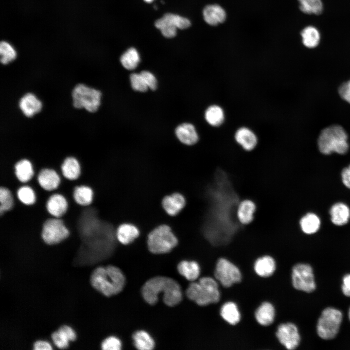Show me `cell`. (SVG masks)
I'll return each mask as SVG.
<instances>
[{"mask_svg":"<svg viewBox=\"0 0 350 350\" xmlns=\"http://www.w3.org/2000/svg\"><path fill=\"white\" fill-rule=\"evenodd\" d=\"M144 299L151 305L158 301V295L162 294L163 300L168 306H174L182 300V294L179 284L166 277H156L147 280L142 288Z\"/></svg>","mask_w":350,"mask_h":350,"instance_id":"6da1fadb","label":"cell"},{"mask_svg":"<svg viewBox=\"0 0 350 350\" xmlns=\"http://www.w3.org/2000/svg\"><path fill=\"white\" fill-rule=\"evenodd\" d=\"M347 139L348 135L341 125H330L321 131L317 140L318 149L325 155L332 152L344 154L349 149Z\"/></svg>","mask_w":350,"mask_h":350,"instance_id":"3957f363","label":"cell"},{"mask_svg":"<svg viewBox=\"0 0 350 350\" xmlns=\"http://www.w3.org/2000/svg\"><path fill=\"white\" fill-rule=\"evenodd\" d=\"M220 315L229 325H237L241 320V315L237 305L233 301L224 303L220 310Z\"/></svg>","mask_w":350,"mask_h":350,"instance_id":"83f0119b","label":"cell"},{"mask_svg":"<svg viewBox=\"0 0 350 350\" xmlns=\"http://www.w3.org/2000/svg\"><path fill=\"white\" fill-rule=\"evenodd\" d=\"M94 192L92 188L87 185L75 186L73 190L72 196L74 201L81 206L90 205L93 201Z\"/></svg>","mask_w":350,"mask_h":350,"instance_id":"484cf974","label":"cell"},{"mask_svg":"<svg viewBox=\"0 0 350 350\" xmlns=\"http://www.w3.org/2000/svg\"><path fill=\"white\" fill-rule=\"evenodd\" d=\"M301 36L303 44L307 48L312 49L317 47L320 40V34L315 26L309 25L301 31Z\"/></svg>","mask_w":350,"mask_h":350,"instance_id":"4dcf8cb0","label":"cell"},{"mask_svg":"<svg viewBox=\"0 0 350 350\" xmlns=\"http://www.w3.org/2000/svg\"><path fill=\"white\" fill-rule=\"evenodd\" d=\"M254 270L256 274L262 278H268L275 273L276 262L270 255H264L256 259L254 263Z\"/></svg>","mask_w":350,"mask_h":350,"instance_id":"ffe728a7","label":"cell"},{"mask_svg":"<svg viewBox=\"0 0 350 350\" xmlns=\"http://www.w3.org/2000/svg\"><path fill=\"white\" fill-rule=\"evenodd\" d=\"M81 171L78 159L73 156H68L61 163L60 175L69 180L75 181L80 177Z\"/></svg>","mask_w":350,"mask_h":350,"instance_id":"2e32d148","label":"cell"},{"mask_svg":"<svg viewBox=\"0 0 350 350\" xmlns=\"http://www.w3.org/2000/svg\"><path fill=\"white\" fill-rule=\"evenodd\" d=\"M341 175L344 184L350 189V165L342 170Z\"/></svg>","mask_w":350,"mask_h":350,"instance_id":"bcb514c9","label":"cell"},{"mask_svg":"<svg viewBox=\"0 0 350 350\" xmlns=\"http://www.w3.org/2000/svg\"><path fill=\"white\" fill-rule=\"evenodd\" d=\"M257 210V204L252 199L245 198L240 200L235 211L237 221L243 226L250 225L254 220Z\"/></svg>","mask_w":350,"mask_h":350,"instance_id":"5bb4252c","label":"cell"},{"mask_svg":"<svg viewBox=\"0 0 350 350\" xmlns=\"http://www.w3.org/2000/svg\"><path fill=\"white\" fill-rule=\"evenodd\" d=\"M205 118L210 125L218 126L222 124L224 121V112L223 109L219 105H212L206 110Z\"/></svg>","mask_w":350,"mask_h":350,"instance_id":"e575fe53","label":"cell"},{"mask_svg":"<svg viewBox=\"0 0 350 350\" xmlns=\"http://www.w3.org/2000/svg\"><path fill=\"white\" fill-rule=\"evenodd\" d=\"M214 275L216 280L226 288L240 282L242 277L239 268L225 258H220L217 260Z\"/></svg>","mask_w":350,"mask_h":350,"instance_id":"9c48e42d","label":"cell"},{"mask_svg":"<svg viewBox=\"0 0 350 350\" xmlns=\"http://www.w3.org/2000/svg\"><path fill=\"white\" fill-rule=\"evenodd\" d=\"M162 207L166 213L170 216L178 214L186 205V200L181 194L175 192L164 197Z\"/></svg>","mask_w":350,"mask_h":350,"instance_id":"ac0fdd59","label":"cell"},{"mask_svg":"<svg viewBox=\"0 0 350 350\" xmlns=\"http://www.w3.org/2000/svg\"><path fill=\"white\" fill-rule=\"evenodd\" d=\"M177 270L180 275L190 281L196 280L200 273L199 264L194 261H181L177 265Z\"/></svg>","mask_w":350,"mask_h":350,"instance_id":"f546056e","label":"cell"},{"mask_svg":"<svg viewBox=\"0 0 350 350\" xmlns=\"http://www.w3.org/2000/svg\"><path fill=\"white\" fill-rule=\"evenodd\" d=\"M139 235V228L130 223L122 224L116 229L117 240L123 245L132 243Z\"/></svg>","mask_w":350,"mask_h":350,"instance_id":"603a6c76","label":"cell"},{"mask_svg":"<svg viewBox=\"0 0 350 350\" xmlns=\"http://www.w3.org/2000/svg\"><path fill=\"white\" fill-rule=\"evenodd\" d=\"M299 9L308 15H320L323 12V5L321 0H298Z\"/></svg>","mask_w":350,"mask_h":350,"instance_id":"8d00e7d4","label":"cell"},{"mask_svg":"<svg viewBox=\"0 0 350 350\" xmlns=\"http://www.w3.org/2000/svg\"><path fill=\"white\" fill-rule=\"evenodd\" d=\"M342 290L346 296L350 297V274H347L343 277Z\"/></svg>","mask_w":350,"mask_h":350,"instance_id":"ee69618b","label":"cell"},{"mask_svg":"<svg viewBox=\"0 0 350 350\" xmlns=\"http://www.w3.org/2000/svg\"><path fill=\"white\" fill-rule=\"evenodd\" d=\"M349 319L350 320V308L349 311Z\"/></svg>","mask_w":350,"mask_h":350,"instance_id":"c3c4849f","label":"cell"},{"mask_svg":"<svg viewBox=\"0 0 350 350\" xmlns=\"http://www.w3.org/2000/svg\"><path fill=\"white\" fill-rule=\"evenodd\" d=\"M45 206L47 212L51 216L61 218L67 211L69 203L64 195L60 193L50 192Z\"/></svg>","mask_w":350,"mask_h":350,"instance_id":"9a60e30c","label":"cell"},{"mask_svg":"<svg viewBox=\"0 0 350 350\" xmlns=\"http://www.w3.org/2000/svg\"><path fill=\"white\" fill-rule=\"evenodd\" d=\"M275 309L273 305L268 301L262 303L255 312V318L258 324L262 326L272 324L275 317Z\"/></svg>","mask_w":350,"mask_h":350,"instance_id":"44dd1931","label":"cell"},{"mask_svg":"<svg viewBox=\"0 0 350 350\" xmlns=\"http://www.w3.org/2000/svg\"><path fill=\"white\" fill-rule=\"evenodd\" d=\"M178 243L176 237L171 228L166 225H160L148 234L147 245L149 251L156 254L170 252Z\"/></svg>","mask_w":350,"mask_h":350,"instance_id":"5b68a950","label":"cell"},{"mask_svg":"<svg viewBox=\"0 0 350 350\" xmlns=\"http://www.w3.org/2000/svg\"><path fill=\"white\" fill-rule=\"evenodd\" d=\"M276 336L279 342L286 349H296L300 342V335L297 327L290 322L282 323L277 329Z\"/></svg>","mask_w":350,"mask_h":350,"instance_id":"7c38bea8","label":"cell"},{"mask_svg":"<svg viewBox=\"0 0 350 350\" xmlns=\"http://www.w3.org/2000/svg\"><path fill=\"white\" fill-rule=\"evenodd\" d=\"M235 139L242 148L246 151L253 150L258 142L257 138L254 132L245 127L237 130L235 134Z\"/></svg>","mask_w":350,"mask_h":350,"instance_id":"7402d4cb","label":"cell"},{"mask_svg":"<svg viewBox=\"0 0 350 350\" xmlns=\"http://www.w3.org/2000/svg\"><path fill=\"white\" fill-rule=\"evenodd\" d=\"M205 21L209 24L215 26L223 22L226 18L224 9L217 4L207 5L203 11Z\"/></svg>","mask_w":350,"mask_h":350,"instance_id":"d4e9b609","label":"cell"},{"mask_svg":"<svg viewBox=\"0 0 350 350\" xmlns=\"http://www.w3.org/2000/svg\"><path fill=\"white\" fill-rule=\"evenodd\" d=\"M341 312L333 308L324 309L318 319L317 324V332L322 339L329 340L337 335L341 323Z\"/></svg>","mask_w":350,"mask_h":350,"instance_id":"ba28073f","label":"cell"},{"mask_svg":"<svg viewBox=\"0 0 350 350\" xmlns=\"http://www.w3.org/2000/svg\"><path fill=\"white\" fill-rule=\"evenodd\" d=\"M18 105L23 114L31 117L42 109L41 102L32 93L24 94L19 100Z\"/></svg>","mask_w":350,"mask_h":350,"instance_id":"d6986e66","label":"cell"},{"mask_svg":"<svg viewBox=\"0 0 350 350\" xmlns=\"http://www.w3.org/2000/svg\"><path fill=\"white\" fill-rule=\"evenodd\" d=\"M120 61L124 68L132 70L137 67L140 61V57L136 49L130 48L122 54Z\"/></svg>","mask_w":350,"mask_h":350,"instance_id":"d590c367","label":"cell"},{"mask_svg":"<svg viewBox=\"0 0 350 350\" xmlns=\"http://www.w3.org/2000/svg\"><path fill=\"white\" fill-rule=\"evenodd\" d=\"M76 338V335L74 331L66 325L61 326L52 334L54 344L59 349L67 348L69 346V342L74 341Z\"/></svg>","mask_w":350,"mask_h":350,"instance_id":"cb8c5ba5","label":"cell"},{"mask_svg":"<svg viewBox=\"0 0 350 350\" xmlns=\"http://www.w3.org/2000/svg\"><path fill=\"white\" fill-rule=\"evenodd\" d=\"M15 203L14 196L8 188L0 186V214L11 210Z\"/></svg>","mask_w":350,"mask_h":350,"instance_id":"74e56055","label":"cell"},{"mask_svg":"<svg viewBox=\"0 0 350 350\" xmlns=\"http://www.w3.org/2000/svg\"><path fill=\"white\" fill-rule=\"evenodd\" d=\"M14 167L15 176L21 184L28 183L35 175L33 164L27 158H22L18 160Z\"/></svg>","mask_w":350,"mask_h":350,"instance_id":"e0dca14e","label":"cell"},{"mask_svg":"<svg viewBox=\"0 0 350 350\" xmlns=\"http://www.w3.org/2000/svg\"><path fill=\"white\" fill-rule=\"evenodd\" d=\"M144 1L147 3H151L153 1V0H144Z\"/></svg>","mask_w":350,"mask_h":350,"instance_id":"7dc6e473","label":"cell"},{"mask_svg":"<svg viewBox=\"0 0 350 350\" xmlns=\"http://www.w3.org/2000/svg\"><path fill=\"white\" fill-rule=\"evenodd\" d=\"M175 134L178 140L183 143L192 145L198 140V135L194 126L188 123H182L175 129Z\"/></svg>","mask_w":350,"mask_h":350,"instance_id":"4316f807","label":"cell"},{"mask_svg":"<svg viewBox=\"0 0 350 350\" xmlns=\"http://www.w3.org/2000/svg\"><path fill=\"white\" fill-rule=\"evenodd\" d=\"M34 349L35 350H50L52 349L51 345L47 341L38 340L34 344Z\"/></svg>","mask_w":350,"mask_h":350,"instance_id":"f6af8a7d","label":"cell"},{"mask_svg":"<svg viewBox=\"0 0 350 350\" xmlns=\"http://www.w3.org/2000/svg\"><path fill=\"white\" fill-rule=\"evenodd\" d=\"M330 215L332 222L337 226L346 224L350 217V210L349 207L342 203L333 205L330 210Z\"/></svg>","mask_w":350,"mask_h":350,"instance_id":"f1b7e54d","label":"cell"},{"mask_svg":"<svg viewBox=\"0 0 350 350\" xmlns=\"http://www.w3.org/2000/svg\"><path fill=\"white\" fill-rule=\"evenodd\" d=\"M130 83L133 89L136 91L145 92L148 87L140 73H132L130 76Z\"/></svg>","mask_w":350,"mask_h":350,"instance_id":"ab89813d","label":"cell"},{"mask_svg":"<svg viewBox=\"0 0 350 350\" xmlns=\"http://www.w3.org/2000/svg\"><path fill=\"white\" fill-rule=\"evenodd\" d=\"M14 196H16L20 202L26 206L34 204L36 200L34 189L27 184L21 185L17 189L16 194Z\"/></svg>","mask_w":350,"mask_h":350,"instance_id":"d6a6232c","label":"cell"},{"mask_svg":"<svg viewBox=\"0 0 350 350\" xmlns=\"http://www.w3.org/2000/svg\"><path fill=\"white\" fill-rule=\"evenodd\" d=\"M134 346L140 350H151L155 347V341L145 331L136 332L132 336Z\"/></svg>","mask_w":350,"mask_h":350,"instance_id":"1f68e13d","label":"cell"},{"mask_svg":"<svg viewBox=\"0 0 350 350\" xmlns=\"http://www.w3.org/2000/svg\"><path fill=\"white\" fill-rule=\"evenodd\" d=\"M292 281L294 287L298 290L310 293L315 289L313 269L308 264L298 263L293 266Z\"/></svg>","mask_w":350,"mask_h":350,"instance_id":"30bf717a","label":"cell"},{"mask_svg":"<svg viewBox=\"0 0 350 350\" xmlns=\"http://www.w3.org/2000/svg\"><path fill=\"white\" fill-rule=\"evenodd\" d=\"M70 231L61 218L48 217L44 222L41 231L43 242L47 245H58L66 239Z\"/></svg>","mask_w":350,"mask_h":350,"instance_id":"52a82bcc","label":"cell"},{"mask_svg":"<svg viewBox=\"0 0 350 350\" xmlns=\"http://www.w3.org/2000/svg\"><path fill=\"white\" fill-rule=\"evenodd\" d=\"M186 295L190 300L202 306L219 302L221 297L217 281L210 277H203L198 282L191 283L187 289Z\"/></svg>","mask_w":350,"mask_h":350,"instance_id":"277c9868","label":"cell"},{"mask_svg":"<svg viewBox=\"0 0 350 350\" xmlns=\"http://www.w3.org/2000/svg\"><path fill=\"white\" fill-rule=\"evenodd\" d=\"M100 91L83 84H78L73 88L71 96L73 106L84 108L89 112L96 111L101 104Z\"/></svg>","mask_w":350,"mask_h":350,"instance_id":"8992f818","label":"cell"},{"mask_svg":"<svg viewBox=\"0 0 350 350\" xmlns=\"http://www.w3.org/2000/svg\"><path fill=\"white\" fill-rule=\"evenodd\" d=\"M101 347L104 350H119L122 348V342L115 336H109L103 341Z\"/></svg>","mask_w":350,"mask_h":350,"instance_id":"60d3db41","label":"cell"},{"mask_svg":"<svg viewBox=\"0 0 350 350\" xmlns=\"http://www.w3.org/2000/svg\"><path fill=\"white\" fill-rule=\"evenodd\" d=\"M340 96L350 104V80L343 83L338 88Z\"/></svg>","mask_w":350,"mask_h":350,"instance_id":"7bdbcfd3","label":"cell"},{"mask_svg":"<svg viewBox=\"0 0 350 350\" xmlns=\"http://www.w3.org/2000/svg\"><path fill=\"white\" fill-rule=\"evenodd\" d=\"M125 277L117 267L100 266L94 270L90 277L92 286L105 296L110 297L120 293L125 284Z\"/></svg>","mask_w":350,"mask_h":350,"instance_id":"7a4b0ae2","label":"cell"},{"mask_svg":"<svg viewBox=\"0 0 350 350\" xmlns=\"http://www.w3.org/2000/svg\"><path fill=\"white\" fill-rule=\"evenodd\" d=\"M40 187L48 192H54L59 186L61 176L54 169L44 168L40 169L34 177Z\"/></svg>","mask_w":350,"mask_h":350,"instance_id":"4fadbf2b","label":"cell"},{"mask_svg":"<svg viewBox=\"0 0 350 350\" xmlns=\"http://www.w3.org/2000/svg\"><path fill=\"white\" fill-rule=\"evenodd\" d=\"M0 62L6 65L15 59L17 53L14 48L8 42L2 41L0 44Z\"/></svg>","mask_w":350,"mask_h":350,"instance_id":"f35d334b","label":"cell"},{"mask_svg":"<svg viewBox=\"0 0 350 350\" xmlns=\"http://www.w3.org/2000/svg\"><path fill=\"white\" fill-rule=\"evenodd\" d=\"M155 25L161 31L164 36L172 38L176 35L177 28L186 29L191 25V22L187 18L172 13H167L156 20Z\"/></svg>","mask_w":350,"mask_h":350,"instance_id":"8fae6325","label":"cell"},{"mask_svg":"<svg viewBox=\"0 0 350 350\" xmlns=\"http://www.w3.org/2000/svg\"><path fill=\"white\" fill-rule=\"evenodd\" d=\"M148 88L155 90L157 87V81L155 76L148 71L144 70L140 73Z\"/></svg>","mask_w":350,"mask_h":350,"instance_id":"b9f144b4","label":"cell"},{"mask_svg":"<svg viewBox=\"0 0 350 350\" xmlns=\"http://www.w3.org/2000/svg\"><path fill=\"white\" fill-rule=\"evenodd\" d=\"M299 224L302 230L305 233L313 234L319 228L320 221L316 215L309 213L301 218Z\"/></svg>","mask_w":350,"mask_h":350,"instance_id":"836d02e7","label":"cell"}]
</instances>
